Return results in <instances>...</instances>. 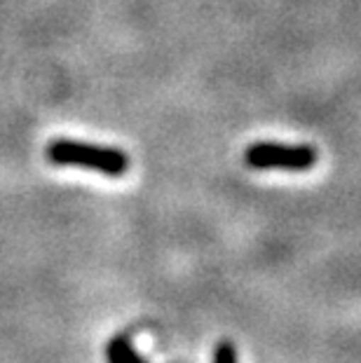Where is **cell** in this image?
Returning <instances> with one entry per match:
<instances>
[{"label":"cell","mask_w":361,"mask_h":363,"mask_svg":"<svg viewBox=\"0 0 361 363\" xmlns=\"http://www.w3.org/2000/svg\"><path fill=\"white\" fill-rule=\"evenodd\" d=\"M106 361L109 363H145V359L134 350L132 342L122 335L113 337L111 342L106 345Z\"/></svg>","instance_id":"obj_3"},{"label":"cell","mask_w":361,"mask_h":363,"mask_svg":"<svg viewBox=\"0 0 361 363\" xmlns=\"http://www.w3.org/2000/svg\"><path fill=\"white\" fill-rule=\"evenodd\" d=\"M317 162L312 145H287L274 141H256L244 152V164L256 172H307Z\"/></svg>","instance_id":"obj_2"},{"label":"cell","mask_w":361,"mask_h":363,"mask_svg":"<svg viewBox=\"0 0 361 363\" xmlns=\"http://www.w3.org/2000/svg\"><path fill=\"white\" fill-rule=\"evenodd\" d=\"M211 363H237V350L230 340H223L213 350V361Z\"/></svg>","instance_id":"obj_4"},{"label":"cell","mask_w":361,"mask_h":363,"mask_svg":"<svg viewBox=\"0 0 361 363\" xmlns=\"http://www.w3.org/2000/svg\"><path fill=\"white\" fill-rule=\"evenodd\" d=\"M45 157L55 167H75L109 179H120L129 172V157L122 150L75 138H52L45 148Z\"/></svg>","instance_id":"obj_1"}]
</instances>
